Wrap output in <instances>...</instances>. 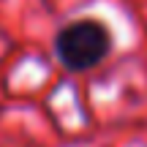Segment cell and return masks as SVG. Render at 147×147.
<instances>
[{"instance_id": "obj_1", "label": "cell", "mask_w": 147, "mask_h": 147, "mask_svg": "<svg viewBox=\"0 0 147 147\" xmlns=\"http://www.w3.org/2000/svg\"><path fill=\"white\" fill-rule=\"evenodd\" d=\"M115 49L109 25L95 16L71 19L52 36V55L68 74H87L98 68Z\"/></svg>"}]
</instances>
